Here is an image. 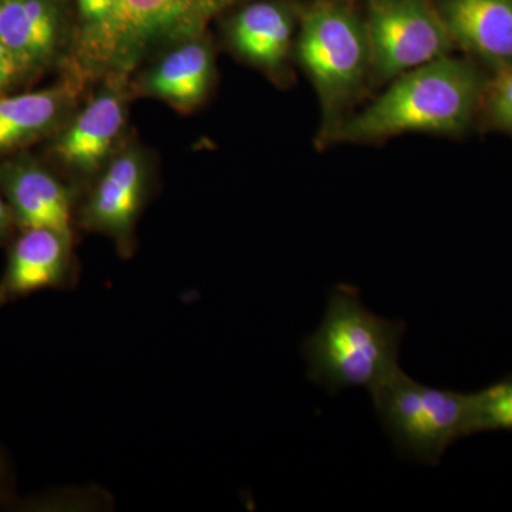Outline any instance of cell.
<instances>
[{"instance_id":"obj_1","label":"cell","mask_w":512,"mask_h":512,"mask_svg":"<svg viewBox=\"0 0 512 512\" xmlns=\"http://www.w3.org/2000/svg\"><path fill=\"white\" fill-rule=\"evenodd\" d=\"M483 90L473 64L440 57L396 77L366 109L343 119L329 141L375 143L409 133L453 136L473 120Z\"/></svg>"},{"instance_id":"obj_2","label":"cell","mask_w":512,"mask_h":512,"mask_svg":"<svg viewBox=\"0 0 512 512\" xmlns=\"http://www.w3.org/2000/svg\"><path fill=\"white\" fill-rule=\"evenodd\" d=\"M406 329L367 309L355 285L333 286L319 328L301 345L306 377L333 396L350 387L370 392L400 369Z\"/></svg>"},{"instance_id":"obj_3","label":"cell","mask_w":512,"mask_h":512,"mask_svg":"<svg viewBox=\"0 0 512 512\" xmlns=\"http://www.w3.org/2000/svg\"><path fill=\"white\" fill-rule=\"evenodd\" d=\"M298 56L322 106V140H329L372 73L366 25L343 6L318 2L303 18Z\"/></svg>"},{"instance_id":"obj_4","label":"cell","mask_w":512,"mask_h":512,"mask_svg":"<svg viewBox=\"0 0 512 512\" xmlns=\"http://www.w3.org/2000/svg\"><path fill=\"white\" fill-rule=\"evenodd\" d=\"M369 393L377 420L402 460L439 466L448 448L466 437L467 393L426 386L402 367Z\"/></svg>"},{"instance_id":"obj_5","label":"cell","mask_w":512,"mask_h":512,"mask_svg":"<svg viewBox=\"0 0 512 512\" xmlns=\"http://www.w3.org/2000/svg\"><path fill=\"white\" fill-rule=\"evenodd\" d=\"M372 73L389 82L450 55L453 39L426 0H372L366 22Z\"/></svg>"},{"instance_id":"obj_6","label":"cell","mask_w":512,"mask_h":512,"mask_svg":"<svg viewBox=\"0 0 512 512\" xmlns=\"http://www.w3.org/2000/svg\"><path fill=\"white\" fill-rule=\"evenodd\" d=\"M150 194L143 154L130 148L114 158L101 175L79 215L84 231L107 235L119 254L130 258L136 251V225Z\"/></svg>"},{"instance_id":"obj_7","label":"cell","mask_w":512,"mask_h":512,"mask_svg":"<svg viewBox=\"0 0 512 512\" xmlns=\"http://www.w3.org/2000/svg\"><path fill=\"white\" fill-rule=\"evenodd\" d=\"M235 0H117L111 66L133 64L151 43L200 35L208 20Z\"/></svg>"},{"instance_id":"obj_8","label":"cell","mask_w":512,"mask_h":512,"mask_svg":"<svg viewBox=\"0 0 512 512\" xmlns=\"http://www.w3.org/2000/svg\"><path fill=\"white\" fill-rule=\"evenodd\" d=\"M77 281L79 265L73 254V235L52 228L22 229L0 276V306L47 289L72 291Z\"/></svg>"},{"instance_id":"obj_9","label":"cell","mask_w":512,"mask_h":512,"mask_svg":"<svg viewBox=\"0 0 512 512\" xmlns=\"http://www.w3.org/2000/svg\"><path fill=\"white\" fill-rule=\"evenodd\" d=\"M0 187L20 229L52 228L73 235V197L59 180L32 160L0 167Z\"/></svg>"},{"instance_id":"obj_10","label":"cell","mask_w":512,"mask_h":512,"mask_svg":"<svg viewBox=\"0 0 512 512\" xmlns=\"http://www.w3.org/2000/svg\"><path fill=\"white\" fill-rule=\"evenodd\" d=\"M440 15L454 46L498 72L512 69V0H444Z\"/></svg>"},{"instance_id":"obj_11","label":"cell","mask_w":512,"mask_h":512,"mask_svg":"<svg viewBox=\"0 0 512 512\" xmlns=\"http://www.w3.org/2000/svg\"><path fill=\"white\" fill-rule=\"evenodd\" d=\"M126 107L116 89L104 90L57 138L55 153L76 173H96L110 156L111 148L123 131Z\"/></svg>"},{"instance_id":"obj_12","label":"cell","mask_w":512,"mask_h":512,"mask_svg":"<svg viewBox=\"0 0 512 512\" xmlns=\"http://www.w3.org/2000/svg\"><path fill=\"white\" fill-rule=\"evenodd\" d=\"M60 29L56 0H3L0 42L19 72L39 69L52 60L59 47Z\"/></svg>"},{"instance_id":"obj_13","label":"cell","mask_w":512,"mask_h":512,"mask_svg":"<svg viewBox=\"0 0 512 512\" xmlns=\"http://www.w3.org/2000/svg\"><path fill=\"white\" fill-rule=\"evenodd\" d=\"M212 77L211 47L194 39L167 53L147 74L141 89L146 96L168 101L180 109H192L207 97Z\"/></svg>"},{"instance_id":"obj_14","label":"cell","mask_w":512,"mask_h":512,"mask_svg":"<svg viewBox=\"0 0 512 512\" xmlns=\"http://www.w3.org/2000/svg\"><path fill=\"white\" fill-rule=\"evenodd\" d=\"M76 94L69 84L0 99V153L42 137L63 119Z\"/></svg>"},{"instance_id":"obj_15","label":"cell","mask_w":512,"mask_h":512,"mask_svg":"<svg viewBox=\"0 0 512 512\" xmlns=\"http://www.w3.org/2000/svg\"><path fill=\"white\" fill-rule=\"evenodd\" d=\"M293 22L288 10L259 2L242 10L231 39L239 55L266 70H278L291 49Z\"/></svg>"},{"instance_id":"obj_16","label":"cell","mask_w":512,"mask_h":512,"mask_svg":"<svg viewBox=\"0 0 512 512\" xmlns=\"http://www.w3.org/2000/svg\"><path fill=\"white\" fill-rule=\"evenodd\" d=\"M485 431L512 433V373L478 392L467 393L466 437Z\"/></svg>"},{"instance_id":"obj_17","label":"cell","mask_w":512,"mask_h":512,"mask_svg":"<svg viewBox=\"0 0 512 512\" xmlns=\"http://www.w3.org/2000/svg\"><path fill=\"white\" fill-rule=\"evenodd\" d=\"M83 20V56L90 66L111 64L117 0H79Z\"/></svg>"},{"instance_id":"obj_18","label":"cell","mask_w":512,"mask_h":512,"mask_svg":"<svg viewBox=\"0 0 512 512\" xmlns=\"http://www.w3.org/2000/svg\"><path fill=\"white\" fill-rule=\"evenodd\" d=\"M488 109L498 126L512 131V69L498 72L488 92Z\"/></svg>"},{"instance_id":"obj_19","label":"cell","mask_w":512,"mask_h":512,"mask_svg":"<svg viewBox=\"0 0 512 512\" xmlns=\"http://www.w3.org/2000/svg\"><path fill=\"white\" fill-rule=\"evenodd\" d=\"M15 474L5 450L0 448V505L8 507L15 504Z\"/></svg>"},{"instance_id":"obj_20","label":"cell","mask_w":512,"mask_h":512,"mask_svg":"<svg viewBox=\"0 0 512 512\" xmlns=\"http://www.w3.org/2000/svg\"><path fill=\"white\" fill-rule=\"evenodd\" d=\"M18 73V64L13 60L6 46L0 42V90L8 87Z\"/></svg>"},{"instance_id":"obj_21","label":"cell","mask_w":512,"mask_h":512,"mask_svg":"<svg viewBox=\"0 0 512 512\" xmlns=\"http://www.w3.org/2000/svg\"><path fill=\"white\" fill-rule=\"evenodd\" d=\"M13 224H15V218H13L12 210H10L9 204H6L0 197V242L9 237Z\"/></svg>"},{"instance_id":"obj_22","label":"cell","mask_w":512,"mask_h":512,"mask_svg":"<svg viewBox=\"0 0 512 512\" xmlns=\"http://www.w3.org/2000/svg\"><path fill=\"white\" fill-rule=\"evenodd\" d=\"M3 0H0V10H2Z\"/></svg>"}]
</instances>
